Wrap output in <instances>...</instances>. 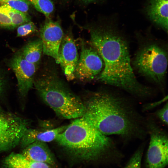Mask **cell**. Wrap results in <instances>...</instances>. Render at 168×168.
<instances>
[{"label":"cell","instance_id":"6da1fadb","mask_svg":"<svg viewBox=\"0 0 168 168\" xmlns=\"http://www.w3.org/2000/svg\"><path fill=\"white\" fill-rule=\"evenodd\" d=\"M86 29L90 34L89 43L97 51L104 63L103 70L97 79L140 100L151 97L153 90L136 78L126 38L110 26H90Z\"/></svg>","mask_w":168,"mask_h":168},{"label":"cell","instance_id":"7a4b0ae2","mask_svg":"<svg viewBox=\"0 0 168 168\" xmlns=\"http://www.w3.org/2000/svg\"><path fill=\"white\" fill-rule=\"evenodd\" d=\"M83 103L82 117L105 135H118L129 141L143 139L147 134L146 118L123 95L101 90L92 93Z\"/></svg>","mask_w":168,"mask_h":168},{"label":"cell","instance_id":"3957f363","mask_svg":"<svg viewBox=\"0 0 168 168\" xmlns=\"http://www.w3.org/2000/svg\"><path fill=\"white\" fill-rule=\"evenodd\" d=\"M74 119L55 140L69 156L81 161H91L118 152L112 139L82 117Z\"/></svg>","mask_w":168,"mask_h":168},{"label":"cell","instance_id":"277c9868","mask_svg":"<svg viewBox=\"0 0 168 168\" xmlns=\"http://www.w3.org/2000/svg\"><path fill=\"white\" fill-rule=\"evenodd\" d=\"M34 86L43 101L59 118L75 119L84 112L83 102L53 70L34 79Z\"/></svg>","mask_w":168,"mask_h":168},{"label":"cell","instance_id":"5b68a950","mask_svg":"<svg viewBox=\"0 0 168 168\" xmlns=\"http://www.w3.org/2000/svg\"><path fill=\"white\" fill-rule=\"evenodd\" d=\"M167 62L166 45L158 40H151L140 45L132 64L138 73L157 85L163 91Z\"/></svg>","mask_w":168,"mask_h":168},{"label":"cell","instance_id":"8992f818","mask_svg":"<svg viewBox=\"0 0 168 168\" xmlns=\"http://www.w3.org/2000/svg\"><path fill=\"white\" fill-rule=\"evenodd\" d=\"M146 118V127L150 142L146 159L147 168H164L168 163V137L166 131L154 118Z\"/></svg>","mask_w":168,"mask_h":168},{"label":"cell","instance_id":"52a82bcc","mask_svg":"<svg viewBox=\"0 0 168 168\" xmlns=\"http://www.w3.org/2000/svg\"><path fill=\"white\" fill-rule=\"evenodd\" d=\"M30 121L0 108V152L11 150L20 143Z\"/></svg>","mask_w":168,"mask_h":168},{"label":"cell","instance_id":"ba28073f","mask_svg":"<svg viewBox=\"0 0 168 168\" xmlns=\"http://www.w3.org/2000/svg\"><path fill=\"white\" fill-rule=\"evenodd\" d=\"M104 68L103 61L96 49L89 43H82L81 54L74 73L82 82H89L98 78Z\"/></svg>","mask_w":168,"mask_h":168},{"label":"cell","instance_id":"9c48e42d","mask_svg":"<svg viewBox=\"0 0 168 168\" xmlns=\"http://www.w3.org/2000/svg\"><path fill=\"white\" fill-rule=\"evenodd\" d=\"M8 65L16 78L19 94L22 97H25L34 86L37 65L26 60L20 51L9 60Z\"/></svg>","mask_w":168,"mask_h":168},{"label":"cell","instance_id":"30bf717a","mask_svg":"<svg viewBox=\"0 0 168 168\" xmlns=\"http://www.w3.org/2000/svg\"><path fill=\"white\" fill-rule=\"evenodd\" d=\"M47 19L40 30L43 53L53 58L59 64L58 51L64 34L59 21Z\"/></svg>","mask_w":168,"mask_h":168},{"label":"cell","instance_id":"8fae6325","mask_svg":"<svg viewBox=\"0 0 168 168\" xmlns=\"http://www.w3.org/2000/svg\"><path fill=\"white\" fill-rule=\"evenodd\" d=\"M59 64L67 80L75 78V70L79 58L77 48L72 32L64 34L58 51Z\"/></svg>","mask_w":168,"mask_h":168},{"label":"cell","instance_id":"7c38bea8","mask_svg":"<svg viewBox=\"0 0 168 168\" xmlns=\"http://www.w3.org/2000/svg\"><path fill=\"white\" fill-rule=\"evenodd\" d=\"M40 128H28L22 137L20 144L24 148L30 144L36 141L46 143L55 140L59 134L63 132L67 125L54 128L48 127V124L40 121Z\"/></svg>","mask_w":168,"mask_h":168},{"label":"cell","instance_id":"4fadbf2b","mask_svg":"<svg viewBox=\"0 0 168 168\" xmlns=\"http://www.w3.org/2000/svg\"><path fill=\"white\" fill-rule=\"evenodd\" d=\"M23 148L21 153L28 159L53 166L56 164L55 158L45 142H35Z\"/></svg>","mask_w":168,"mask_h":168},{"label":"cell","instance_id":"5bb4252c","mask_svg":"<svg viewBox=\"0 0 168 168\" xmlns=\"http://www.w3.org/2000/svg\"><path fill=\"white\" fill-rule=\"evenodd\" d=\"M168 0H149L146 12L150 19L167 32Z\"/></svg>","mask_w":168,"mask_h":168},{"label":"cell","instance_id":"9a60e30c","mask_svg":"<svg viewBox=\"0 0 168 168\" xmlns=\"http://www.w3.org/2000/svg\"><path fill=\"white\" fill-rule=\"evenodd\" d=\"M3 164L6 168H51L50 165L30 160L21 153H11L4 159Z\"/></svg>","mask_w":168,"mask_h":168},{"label":"cell","instance_id":"2e32d148","mask_svg":"<svg viewBox=\"0 0 168 168\" xmlns=\"http://www.w3.org/2000/svg\"><path fill=\"white\" fill-rule=\"evenodd\" d=\"M20 52L26 60L37 65L40 62L43 53V45L40 39L29 42Z\"/></svg>","mask_w":168,"mask_h":168},{"label":"cell","instance_id":"e0dca14e","mask_svg":"<svg viewBox=\"0 0 168 168\" xmlns=\"http://www.w3.org/2000/svg\"><path fill=\"white\" fill-rule=\"evenodd\" d=\"M0 7L10 18L13 29L30 21V17L27 13L14 9L5 4H0Z\"/></svg>","mask_w":168,"mask_h":168},{"label":"cell","instance_id":"ac0fdd59","mask_svg":"<svg viewBox=\"0 0 168 168\" xmlns=\"http://www.w3.org/2000/svg\"><path fill=\"white\" fill-rule=\"evenodd\" d=\"M38 12L43 13L47 19L50 18L54 10V5L51 0H26Z\"/></svg>","mask_w":168,"mask_h":168},{"label":"cell","instance_id":"d6986e66","mask_svg":"<svg viewBox=\"0 0 168 168\" xmlns=\"http://www.w3.org/2000/svg\"><path fill=\"white\" fill-rule=\"evenodd\" d=\"M0 4H6L12 8L27 13L30 3L26 0H0Z\"/></svg>","mask_w":168,"mask_h":168},{"label":"cell","instance_id":"ffe728a7","mask_svg":"<svg viewBox=\"0 0 168 168\" xmlns=\"http://www.w3.org/2000/svg\"><path fill=\"white\" fill-rule=\"evenodd\" d=\"M143 146L139 147L132 156L124 168H141Z\"/></svg>","mask_w":168,"mask_h":168},{"label":"cell","instance_id":"44dd1931","mask_svg":"<svg viewBox=\"0 0 168 168\" xmlns=\"http://www.w3.org/2000/svg\"><path fill=\"white\" fill-rule=\"evenodd\" d=\"M36 27L31 21L21 24L18 27L17 37L26 36L36 31Z\"/></svg>","mask_w":168,"mask_h":168},{"label":"cell","instance_id":"7402d4cb","mask_svg":"<svg viewBox=\"0 0 168 168\" xmlns=\"http://www.w3.org/2000/svg\"><path fill=\"white\" fill-rule=\"evenodd\" d=\"M168 102L167 101L163 107L154 113V115L163 124L168 125Z\"/></svg>","mask_w":168,"mask_h":168},{"label":"cell","instance_id":"603a6c76","mask_svg":"<svg viewBox=\"0 0 168 168\" xmlns=\"http://www.w3.org/2000/svg\"><path fill=\"white\" fill-rule=\"evenodd\" d=\"M0 26L9 29H13L10 18L0 7Z\"/></svg>","mask_w":168,"mask_h":168},{"label":"cell","instance_id":"cb8c5ba5","mask_svg":"<svg viewBox=\"0 0 168 168\" xmlns=\"http://www.w3.org/2000/svg\"><path fill=\"white\" fill-rule=\"evenodd\" d=\"M167 95L165 96L164 97L160 100L154 102L148 103L144 105L142 107V110L143 111H145L152 110L167 101Z\"/></svg>","mask_w":168,"mask_h":168},{"label":"cell","instance_id":"d4e9b609","mask_svg":"<svg viewBox=\"0 0 168 168\" xmlns=\"http://www.w3.org/2000/svg\"><path fill=\"white\" fill-rule=\"evenodd\" d=\"M7 79L4 72L0 68V96L4 93L7 84Z\"/></svg>","mask_w":168,"mask_h":168},{"label":"cell","instance_id":"484cf974","mask_svg":"<svg viewBox=\"0 0 168 168\" xmlns=\"http://www.w3.org/2000/svg\"><path fill=\"white\" fill-rule=\"evenodd\" d=\"M82 2L85 4H89L99 0H80Z\"/></svg>","mask_w":168,"mask_h":168}]
</instances>
